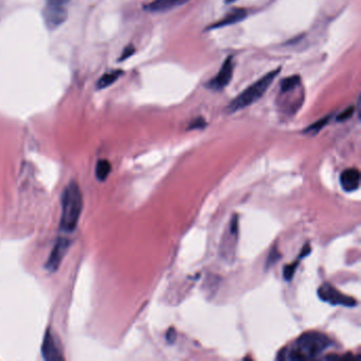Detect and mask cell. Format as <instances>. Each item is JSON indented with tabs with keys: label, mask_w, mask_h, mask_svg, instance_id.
<instances>
[{
	"label": "cell",
	"mask_w": 361,
	"mask_h": 361,
	"mask_svg": "<svg viewBox=\"0 0 361 361\" xmlns=\"http://www.w3.org/2000/svg\"><path fill=\"white\" fill-rule=\"evenodd\" d=\"M247 11L245 9H233L231 12L226 15L224 18H222L219 21L211 24L210 27H208V30H213V29H219L224 28L227 26H231L244 20L247 17Z\"/></svg>",
	"instance_id": "10"
},
{
	"label": "cell",
	"mask_w": 361,
	"mask_h": 361,
	"mask_svg": "<svg viewBox=\"0 0 361 361\" xmlns=\"http://www.w3.org/2000/svg\"><path fill=\"white\" fill-rule=\"evenodd\" d=\"M189 0H154L148 5H145V10L149 12H167L175 8H178L180 5L185 4Z\"/></svg>",
	"instance_id": "11"
},
{
	"label": "cell",
	"mask_w": 361,
	"mask_h": 361,
	"mask_svg": "<svg viewBox=\"0 0 361 361\" xmlns=\"http://www.w3.org/2000/svg\"><path fill=\"white\" fill-rule=\"evenodd\" d=\"M71 0H47L44 17L49 28H57L67 19L68 13L66 11V5Z\"/></svg>",
	"instance_id": "4"
},
{
	"label": "cell",
	"mask_w": 361,
	"mask_h": 361,
	"mask_svg": "<svg viewBox=\"0 0 361 361\" xmlns=\"http://www.w3.org/2000/svg\"><path fill=\"white\" fill-rule=\"evenodd\" d=\"M206 125H207V122L205 121L204 118H197L189 125L188 130H200V128H204Z\"/></svg>",
	"instance_id": "19"
},
{
	"label": "cell",
	"mask_w": 361,
	"mask_h": 361,
	"mask_svg": "<svg viewBox=\"0 0 361 361\" xmlns=\"http://www.w3.org/2000/svg\"><path fill=\"white\" fill-rule=\"evenodd\" d=\"M310 250H311L310 245H309L308 243H306V244L304 245V247L302 248L301 253H300V255H299V258H298V259H299V260H301V259L305 258V256H307V255L310 253Z\"/></svg>",
	"instance_id": "22"
},
{
	"label": "cell",
	"mask_w": 361,
	"mask_h": 361,
	"mask_svg": "<svg viewBox=\"0 0 361 361\" xmlns=\"http://www.w3.org/2000/svg\"><path fill=\"white\" fill-rule=\"evenodd\" d=\"M281 68H277L270 72L266 73L262 76L259 81L250 85L244 91L238 95L234 100H232L227 107V113L234 114L238 110L246 108L252 105L256 101L260 100L264 94L270 87V85L274 81V78L279 76Z\"/></svg>",
	"instance_id": "3"
},
{
	"label": "cell",
	"mask_w": 361,
	"mask_h": 361,
	"mask_svg": "<svg viewBox=\"0 0 361 361\" xmlns=\"http://www.w3.org/2000/svg\"><path fill=\"white\" fill-rule=\"evenodd\" d=\"M280 259H281V253L279 251L277 245H275V246L271 249V251H270V253H269L268 258H267L266 266H265L266 269H269L271 266H273Z\"/></svg>",
	"instance_id": "17"
},
{
	"label": "cell",
	"mask_w": 361,
	"mask_h": 361,
	"mask_svg": "<svg viewBox=\"0 0 361 361\" xmlns=\"http://www.w3.org/2000/svg\"><path fill=\"white\" fill-rule=\"evenodd\" d=\"M360 173L357 169H346L340 175V185L345 192H355L359 189Z\"/></svg>",
	"instance_id": "9"
},
{
	"label": "cell",
	"mask_w": 361,
	"mask_h": 361,
	"mask_svg": "<svg viewBox=\"0 0 361 361\" xmlns=\"http://www.w3.org/2000/svg\"><path fill=\"white\" fill-rule=\"evenodd\" d=\"M299 263H300V260L297 259V261L295 263H291V264L289 265H286L283 269V277H284V280L286 281H291L292 278H293V274H295L296 270H297V267L299 266Z\"/></svg>",
	"instance_id": "16"
},
{
	"label": "cell",
	"mask_w": 361,
	"mask_h": 361,
	"mask_svg": "<svg viewBox=\"0 0 361 361\" xmlns=\"http://www.w3.org/2000/svg\"><path fill=\"white\" fill-rule=\"evenodd\" d=\"M318 296L323 302L329 303L332 305H341V306L346 307H355L357 306V300L350 296L343 295L338 289H336L334 286L329 283H324L319 289H318Z\"/></svg>",
	"instance_id": "5"
},
{
	"label": "cell",
	"mask_w": 361,
	"mask_h": 361,
	"mask_svg": "<svg viewBox=\"0 0 361 361\" xmlns=\"http://www.w3.org/2000/svg\"><path fill=\"white\" fill-rule=\"evenodd\" d=\"M70 246V242L68 238L65 237H59L58 240L55 243L52 251L49 255L48 261L46 263V269L50 272H55L59 268L60 264H62L63 259L67 254Z\"/></svg>",
	"instance_id": "7"
},
{
	"label": "cell",
	"mask_w": 361,
	"mask_h": 361,
	"mask_svg": "<svg viewBox=\"0 0 361 361\" xmlns=\"http://www.w3.org/2000/svg\"><path fill=\"white\" fill-rule=\"evenodd\" d=\"M233 60L232 57H229L225 59L222 68L218 71L217 75L214 76L211 81L207 83V87L214 91H220L226 88L231 82L232 76H233Z\"/></svg>",
	"instance_id": "6"
},
{
	"label": "cell",
	"mask_w": 361,
	"mask_h": 361,
	"mask_svg": "<svg viewBox=\"0 0 361 361\" xmlns=\"http://www.w3.org/2000/svg\"><path fill=\"white\" fill-rule=\"evenodd\" d=\"M83 211V195L77 183L70 182L62 195V214L59 228L66 233H71L77 227Z\"/></svg>",
	"instance_id": "2"
},
{
	"label": "cell",
	"mask_w": 361,
	"mask_h": 361,
	"mask_svg": "<svg viewBox=\"0 0 361 361\" xmlns=\"http://www.w3.org/2000/svg\"><path fill=\"white\" fill-rule=\"evenodd\" d=\"M123 75V71L122 70H113L110 72L105 73L101 76V78L97 81L96 83V87L99 89H104L109 87L110 85H113L119 79V77Z\"/></svg>",
	"instance_id": "12"
},
{
	"label": "cell",
	"mask_w": 361,
	"mask_h": 361,
	"mask_svg": "<svg viewBox=\"0 0 361 361\" xmlns=\"http://www.w3.org/2000/svg\"><path fill=\"white\" fill-rule=\"evenodd\" d=\"M355 113V107L354 106H350L347 107L345 110H343L341 114H339L337 115V121L338 122H343V121H346L350 119L352 115L354 114Z\"/></svg>",
	"instance_id": "18"
},
{
	"label": "cell",
	"mask_w": 361,
	"mask_h": 361,
	"mask_svg": "<svg viewBox=\"0 0 361 361\" xmlns=\"http://www.w3.org/2000/svg\"><path fill=\"white\" fill-rule=\"evenodd\" d=\"M133 53H134V47L133 45L127 46L123 50V52H122V55L119 58V62H123V60L127 59L128 57H131Z\"/></svg>",
	"instance_id": "20"
},
{
	"label": "cell",
	"mask_w": 361,
	"mask_h": 361,
	"mask_svg": "<svg viewBox=\"0 0 361 361\" xmlns=\"http://www.w3.org/2000/svg\"><path fill=\"white\" fill-rule=\"evenodd\" d=\"M334 345L326 335L318 332H308L300 336L293 343L280 353L279 359L310 360L316 359Z\"/></svg>",
	"instance_id": "1"
},
{
	"label": "cell",
	"mask_w": 361,
	"mask_h": 361,
	"mask_svg": "<svg viewBox=\"0 0 361 361\" xmlns=\"http://www.w3.org/2000/svg\"><path fill=\"white\" fill-rule=\"evenodd\" d=\"M165 339H167V341L169 342V343H174L175 340H176V329L174 327H171L168 333H167V336H165Z\"/></svg>",
	"instance_id": "21"
},
{
	"label": "cell",
	"mask_w": 361,
	"mask_h": 361,
	"mask_svg": "<svg viewBox=\"0 0 361 361\" xmlns=\"http://www.w3.org/2000/svg\"><path fill=\"white\" fill-rule=\"evenodd\" d=\"M330 119H332V114H328V115H325V117L318 120L317 122H315L314 124L309 125L308 127H306L304 130V133L306 134H317L318 133H319L322 128L325 126L328 122L330 121Z\"/></svg>",
	"instance_id": "15"
},
{
	"label": "cell",
	"mask_w": 361,
	"mask_h": 361,
	"mask_svg": "<svg viewBox=\"0 0 361 361\" xmlns=\"http://www.w3.org/2000/svg\"><path fill=\"white\" fill-rule=\"evenodd\" d=\"M41 355L47 361H59L64 359L58 342L50 330H47L44 340H42Z\"/></svg>",
	"instance_id": "8"
},
{
	"label": "cell",
	"mask_w": 361,
	"mask_h": 361,
	"mask_svg": "<svg viewBox=\"0 0 361 361\" xmlns=\"http://www.w3.org/2000/svg\"><path fill=\"white\" fill-rule=\"evenodd\" d=\"M112 172V164L108 160H100L95 165V177L97 180L105 181Z\"/></svg>",
	"instance_id": "13"
},
{
	"label": "cell",
	"mask_w": 361,
	"mask_h": 361,
	"mask_svg": "<svg viewBox=\"0 0 361 361\" xmlns=\"http://www.w3.org/2000/svg\"><path fill=\"white\" fill-rule=\"evenodd\" d=\"M301 84V77L299 76H291L282 79L280 83V87L282 93H288L295 88H297Z\"/></svg>",
	"instance_id": "14"
}]
</instances>
